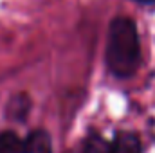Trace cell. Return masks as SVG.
<instances>
[{
    "label": "cell",
    "mask_w": 155,
    "mask_h": 153,
    "mask_svg": "<svg viewBox=\"0 0 155 153\" xmlns=\"http://www.w3.org/2000/svg\"><path fill=\"white\" fill-rule=\"evenodd\" d=\"M27 112H29V99L25 96H16V97H13L9 101L7 114L11 115V119L22 121V119H25Z\"/></svg>",
    "instance_id": "4"
},
{
    "label": "cell",
    "mask_w": 155,
    "mask_h": 153,
    "mask_svg": "<svg viewBox=\"0 0 155 153\" xmlns=\"http://www.w3.org/2000/svg\"><path fill=\"white\" fill-rule=\"evenodd\" d=\"M20 153H52L51 137L43 130L33 132L25 141H22Z\"/></svg>",
    "instance_id": "2"
},
{
    "label": "cell",
    "mask_w": 155,
    "mask_h": 153,
    "mask_svg": "<svg viewBox=\"0 0 155 153\" xmlns=\"http://www.w3.org/2000/svg\"><path fill=\"white\" fill-rule=\"evenodd\" d=\"M110 153H143L141 141L135 133L121 132L117 133L114 142L110 144Z\"/></svg>",
    "instance_id": "3"
},
{
    "label": "cell",
    "mask_w": 155,
    "mask_h": 153,
    "mask_svg": "<svg viewBox=\"0 0 155 153\" xmlns=\"http://www.w3.org/2000/svg\"><path fill=\"white\" fill-rule=\"evenodd\" d=\"M107 67L117 77H130L141 65V40L137 25L128 16L110 22L107 38Z\"/></svg>",
    "instance_id": "1"
},
{
    "label": "cell",
    "mask_w": 155,
    "mask_h": 153,
    "mask_svg": "<svg viewBox=\"0 0 155 153\" xmlns=\"http://www.w3.org/2000/svg\"><path fill=\"white\" fill-rule=\"evenodd\" d=\"M83 153H110V142H107L99 135H92L87 141Z\"/></svg>",
    "instance_id": "6"
},
{
    "label": "cell",
    "mask_w": 155,
    "mask_h": 153,
    "mask_svg": "<svg viewBox=\"0 0 155 153\" xmlns=\"http://www.w3.org/2000/svg\"><path fill=\"white\" fill-rule=\"evenodd\" d=\"M139 4H144V5H150V4H155V0H135Z\"/></svg>",
    "instance_id": "7"
},
{
    "label": "cell",
    "mask_w": 155,
    "mask_h": 153,
    "mask_svg": "<svg viewBox=\"0 0 155 153\" xmlns=\"http://www.w3.org/2000/svg\"><path fill=\"white\" fill-rule=\"evenodd\" d=\"M22 141L13 132L0 133V153H20Z\"/></svg>",
    "instance_id": "5"
}]
</instances>
